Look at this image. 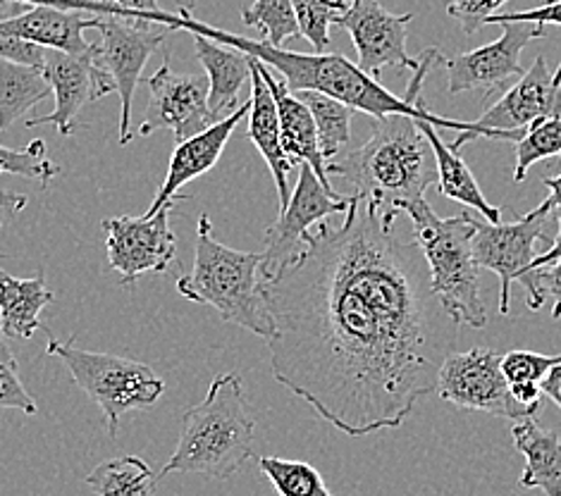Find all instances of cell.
<instances>
[{
  "label": "cell",
  "instance_id": "6da1fadb",
  "mask_svg": "<svg viewBox=\"0 0 561 496\" xmlns=\"http://www.w3.org/2000/svg\"><path fill=\"white\" fill-rule=\"evenodd\" d=\"M394 220L354 194L340 227L318 222L299 256L261 279L273 378L350 437L402 425L457 344L419 244Z\"/></svg>",
  "mask_w": 561,
  "mask_h": 496
},
{
  "label": "cell",
  "instance_id": "7a4b0ae2",
  "mask_svg": "<svg viewBox=\"0 0 561 496\" xmlns=\"http://www.w3.org/2000/svg\"><path fill=\"white\" fill-rule=\"evenodd\" d=\"M411 115L376 119L370 139L340 160H330L328 174L354 186V194L390 216H399L437 182L433 149Z\"/></svg>",
  "mask_w": 561,
  "mask_h": 496
},
{
  "label": "cell",
  "instance_id": "3957f363",
  "mask_svg": "<svg viewBox=\"0 0 561 496\" xmlns=\"http://www.w3.org/2000/svg\"><path fill=\"white\" fill-rule=\"evenodd\" d=\"M196 34H204L213 38V42L242 50L247 56L268 65L271 70L283 74L291 93H299V91L328 93V96L352 105L354 111H360L376 119H382L387 115H411V117L433 119V125L439 129H451V131L469 129V123H457V119H445V117L433 115L425 108L421 99L416 103H409L404 99L394 96V93L387 91L376 77H370L368 72L360 70L356 62L340 56V53H316V56H306V53L275 48L268 42H251V38H244V36L210 30V26H204V24L196 26Z\"/></svg>",
  "mask_w": 561,
  "mask_h": 496
},
{
  "label": "cell",
  "instance_id": "277c9868",
  "mask_svg": "<svg viewBox=\"0 0 561 496\" xmlns=\"http://www.w3.org/2000/svg\"><path fill=\"white\" fill-rule=\"evenodd\" d=\"M256 420L247 408L242 378L218 374L202 404L184 413L178 449L160 477L172 473L227 480L244 468L253 451Z\"/></svg>",
  "mask_w": 561,
  "mask_h": 496
},
{
  "label": "cell",
  "instance_id": "5b68a950",
  "mask_svg": "<svg viewBox=\"0 0 561 496\" xmlns=\"http://www.w3.org/2000/svg\"><path fill=\"white\" fill-rule=\"evenodd\" d=\"M261 253H244L220 244L208 216L198 218L196 258L192 273L178 279L186 301L216 308L225 323L249 330L271 342L275 325L261 291Z\"/></svg>",
  "mask_w": 561,
  "mask_h": 496
},
{
  "label": "cell",
  "instance_id": "8992f818",
  "mask_svg": "<svg viewBox=\"0 0 561 496\" xmlns=\"http://www.w3.org/2000/svg\"><path fill=\"white\" fill-rule=\"evenodd\" d=\"M413 222L416 241L431 273L435 297L457 325L483 330L488 311L480 291V265L473 256L476 220L469 212L439 218L425 198L404 208Z\"/></svg>",
  "mask_w": 561,
  "mask_h": 496
},
{
  "label": "cell",
  "instance_id": "52a82bcc",
  "mask_svg": "<svg viewBox=\"0 0 561 496\" xmlns=\"http://www.w3.org/2000/svg\"><path fill=\"white\" fill-rule=\"evenodd\" d=\"M48 356L60 358L68 366L72 380L87 396L103 411L108 435H117V425L129 411H141L153 406L165 394V380L139 360L84 351L77 348L75 339L58 342L48 339Z\"/></svg>",
  "mask_w": 561,
  "mask_h": 496
},
{
  "label": "cell",
  "instance_id": "ba28073f",
  "mask_svg": "<svg viewBox=\"0 0 561 496\" xmlns=\"http://www.w3.org/2000/svg\"><path fill=\"white\" fill-rule=\"evenodd\" d=\"M99 18V60L115 82L119 96V143L127 146L135 137L131 134V103H135L144 67L175 30L146 15H131V12L108 10Z\"/></svg>",
  "mask_w": 561,
  "mask_h": 496
},
{
  "label": "cell",
  "instance_id": "9c48e42d",
  "mask_svg": "<svg viewBox=\"0 0 561 496\" xmlns=\"http://www.w3.org/2000/svg\"><path fill=\"white\" fill-rule=\"evenodd\" d=\"M547 117H561V62L552 74L547 70V60L536 58L530 70L524 72V77L490 111H485V115L469 123V129L459 131V137L449 146L459 151L473 139L516 143L530 125Z\"/></svg>",
  "mask_w": 561,
  "mask_h": 496
},
{
  "label": "cell",
  "instance_id": "30bf717a",
  "mask_svg": "<svg viewBox=\"0 0 561 496\" xmlns=\"http://www.w3.org/2000/svg\"><path fill=\"white\" fill-rule=\"evenodd\" d=\"M437 396L449 404L469 411H483L497 418L520 420L536 415L514 396L510 380L502 372V356L492 348L451 351L437 374Z\"/></svg>",
  "mask_w": 561,
  "mask_h": 496
},
{
  "label": "cell",
  "instance_id": "8fae6325",
  "mask_svg": "<svg viewBox=\"0 0 561 496\" xmlns=\"http://www.w3.org/2000/svg\"><path fill=\"white\" fill-rule=\"evenodd\" d=\"M552 216V200L530 210L528 216L514 222H478L473 230V256L480 267L500 277V313H510L512 285L528 273L530 263L536 261V244L547 241L545 222Z\"/></svg>",
  "mask_w": 561,
  "mask_h": 496
},
{
  "label": "cell",
  "instance_id": "7c38bea8",
  "mask_svg": "<svg viewBox=\"0 0 561 496\" xmlns=\"http://www.w3.org/2000/svg\"><path fill=\"white\" fill-rule=\"evenodd\" d=\"M352 196H340L328 192L323 182L316 177L309 163L299 165V180L294 186L287 208L279 212L277 222H273L265 232L261 251V279L275 275L304 251V237L311 227L323 222L335 212H346Z\"/></svg>",
  "mask_w": 561,
  "mask_h": 496
},
{
  "label": "cell",
  "instance_id": "4fadbf2b",
  "mask_svg": "<svg viewBox=\"0 0 561 496\" xmlns=\"http://www.w3.org/2000/svg\"><path fill=\"white\" fill-rule=\"evenodd\" d=\"M44 74L53 86L56 111L26 119V127L34 129L38 125H53L62 137H70L75 131V119L84 105L96 103L115 91L111 72L99 60L96 44H91V48L84 53H65L48 48Z\"/></svg>",
  "mask_w": 561,
  "mask_h": 496
},
{
  "label": "cell",
  "instance_id": "5bb4252c",
  "mask_svg": "<svg viewBox=\"0 0 561 496\" xmlns=\"http://www.w3.org/2000/svg\"><path fill=\"white\" fill-rule=\"evenodd\" d=\"M172 206L175 204L160 208L156 216L103 220L108 263L123 275V287H129L146 273H165L175 261L178 237L170 230Z\"/></svg>",
  "mask_w": 561,
  "mask_h": 496
},
{
  "label": "cell",
  "instance_id": "9a60e30c",
  "mask_svg": "<svg viewBox=\"0 0 561 496\" xmlns=\"http://www.w3.org/2000/svg\"><path fill=\"white\" fill-rule=\"evenodd\" d=\"M502 36L497 42L480 46L471 53H461L457 58L443 60L447 67V91L457 96L463 91L483 89L488 93L510 84L514 77H524L520 53L545 36V26L536 22H502Z\"/></svg>",
  "mask_w": 561,
  "mask_h": 496
},
{
  "label": "cell",
  "instance_id": "2e32d148",
  "mask_svg": "<svg viewBox=\"0 0 561 496\" xmlns=\"http://www.w3.org/2000/svg\"><path fill=\"white\" fill-rule=\"evenodd\" d=\"M149 89L151 99L137 129L139 137L170 129L180 143L216 123L208 111V77L178 74L165 62L149 77Z\"/></svg>",
  "mask_w": 561,
  "mask_h": 496
},
{
  "label": "cell",
  "instance_id": "e0dca14e",
  "mask_svg": "<svg viewBox=\"0 0 561 496\" xmlns=\"http://www.w3.org/2000/svg\"><path fill=\"white\" fill-rule=\"evenodd\" d=\"M413 15H392L378 0H350L337 26L352 36L358 67L370 77H380L385 67L416 70L419 58L407 53V30Z\"/></svg>",
  "mask_w": 561,
  "mask_h": 496
},
{
  "label": "cell",
  "instance_id": "ac0fdd59",
  "mask_svg": "<svg viewBox=\"0 0 561 496\" xmlns=\"http://www.w3.org/2000/svg\"><path fill=\"white\" fill-rule=\"evenodd\" d=\"M251 111V101L239 105L234 113H230L227 117L213 123L208 129L194 134V137L184 139L178 143V149L172 151L170 155V165H168V174L165 182L160 186L158 196L153 198L151 208L146 210V216H156L160 208H165L168 204H178V200H190V196L178 194L184 184H190L192 180H198L202 174L210 172L213 168L218 165V160L225 151L227 141L232 139L234 129L239 127V123L249 115Z\"/></svg>",
  "mask_w": 561,
  "mask_h": 496
},
{
  "label": "cell",
  "instance_id": "d6986e66",
  "mask_svg": "<svg viewBox=\"0 0 561 496\" xmlns=\"http://www.w3.org/2000/svg\"><path fill=\"white\" fill-rule=\"evenodd\" d=\"M101 18L60 3H38L20 12H0V38H24L44 48L84 53L91 48L87 30H99Z\"/></svg>",
  "mask_w": 561,
  "mask_h": 496
},
{
  "label": "cell",
  "instance_id": "ffe728a7",
  "mask_svg": "<svg viewBox=\"0 0 561 496\" xmlns=\"http://www.w3.org/2000/svg\"><path fill=\"white\" fill-rule=\"evenodd\" d=\"M253 62L259 65L265 84L271 86V93L275 99L277 117H279V137H283V149L287 158L291 160L294 168L301 163H309L311 170L316 172V177L323 182L325 189L335 194V189H332L330 184L328 160L323 158V151H320V143H318V129H316L311 108L297 96V93L289 91L285 79L273 77L268 65H263L256 58H253Z\"/></svg>",
  "mask_w": 561,
  "mask_h": 496
},
{
  "label": "cell",
  "instance_id": "44dd1931",
  "mask_svg": "<svg viewBox=\"0 0 561 496\" xmlns=\"http://www.w3.org/2000/svg\"><path fill=\"white\" fill-rule=\"evenodd\" d=\"M251 60V111H249V141L256 146L259 153L263 155L265 165L271 168L273 180L277 186L279 208H287L291 189H289V174L294 170V163L287 158L283 149V137H279V117L277 105L271 93V86L265 84V79L259 70V65Z\"/></svg>",
  "mask_w": 561,
  "mask_h": 496
},
{
  "label": "cell",
  "instance_id": "7402d4cb",
  "mask_svg": "<svg viewBox=\"0 0 561 496\" xmlns=\"http://www.w3.org/2000/svg\"><path fill=\"white\" fill-rule=\"evenodd\" d=\"M196 58L202 60L208 77V111L213 119L234 113L239 91L251 79V60L247 53L222 46L204 34H192Z\"/></svg>",
  "mask_w": 561,
  "mask_h": 496
},
{
  "label": "cell",
  "instance_id": "603a6c76",
  "mask_svg": "<svg viewBox=\"0 0 561 496\" xmlns=\"http://www.w3.org/2000/svg\"><path fill=\"white\" fill-rule=\"evenodd\" d=\"M419 127L423 129L427 143H431L433 155H435V168H437V186H439V194L457 200V204L478 210L480 216H483L488 222L497 224L502 222V210L492 206L490 200L485 198L483 189H480L471 168L466 165V160L451 149L449 143H445L439 139L437 127L433 125V119L427 117H419L416 119Z\"/></svg>",
  "mask_w": 561,
  "mask_h": 496
},
{
  "label": "cell",
  "instance_id": "cb8c5ba5",
  "mask_svg": "<svg viewBox=\"0 0 561 496\" xmlns=\"http://www.w3.org/2000/svg\"><path fill=\"white\" fill-rule=\"evenodd\" d=\"M514 447L526 459L520 487L542 489L545 496H561V439L554 430H545L536 415L516 420L512 427Z\"/></svg>",
  "mask_w": 561,
  "mask_h": 496
},
{
  "label": "cell",
  "instance_id": "d4e9b609",
  "mask_svg": "<svg viewBox=\"0 0 561 496\" xmlns=\"http://www.w3.org/2000/svg\"><path fill=\"white\" fill-rule=\"evenodd\" d=\"M53 301L44 273L18 279L0 270V330L10 339H32L42 330V311Z\"/></svg>",
  "mask_w": 561,
  "mask_h": 496
},
{
  "label": "cell",
  "instance_id": "484cf974",
  "mask_svg": "<svg viewBox=\"0 0 561 496\" xmlns=\"http://www.w3.org/2000/svg\"><path fill=\"white\" fill-rule=\"evenodd\" d=\"M53 93L42 67L0 58V134Z\"/></svg>",
  "mask_w": 561,
  "mask_h": 496
},
{
  "label": "cell",
  "instance_id": "4316f807",
  "mask_svg": "<svg viewBox=\"0 0 561 496\" xmlns=\"http://www.w3.org/2000/svg\"><path fill=\"white\" fill-rule=\"evenodd\" d=\"M96 496H153L156 475L151 465L139 455H119L111 459L84 477Z\"/></svg>",
  "mask_w": 561,
  "mask_h": 496
},
{
  "label": "cell",
  "instance_id": "83f0119b",
  "mask_svg": "<svg viewBox=\"0 0 561 496\" xmlns=\"http://www.w3.org/2000/svg\"><path fill=\"white\" fill-rule=\"evenodd\" d=\"M297 96L309 105L313 113L320 151H323V158L330 163V160H335L342 153L344 146L350 143L352 119L356 111L352 105H346L320 91H299Z\"/></svg>",
  "mask_w": 561,
  "mask_h": 496
},
{
  "label": "cell",
  "instance_id": "f1b7e54d",
  "mask_svg": "<svg viewBox=\"0 0 561 496\" xmlns=\"http://www.w3.org/2000/svg\"><path fill=\"white\" fill-rule=\"evenodd\" d=\"M259 468L279 496H335L311 463L279 459V455H259Z\"/></svg>",
  "mask_w": 561,
  "mask_h": 496
},
{
  "label": "cell",
  "instance_id": "f546056e",
  "mask_svg": "<svg viewBox=\"0 0 561 496\" xmlns=\"http://www.w3.org/2000/svg\"><path fill=\"white\" fill-rule=\"evenodd\" d=\"M242 20L247 26L259 30L265 42L275 48H283L285 42L301 34L294 0H253L249 8H244Z\"/></svg>",
  "mask_w": 561,
  "mask_h": 496
},
{
  "label": "cell",
  "instance_id": "4dcf8cb0",
  "mask_svg": "<svg viewBox=\"0 0 561 496\" xmlns=\"http://www.w3.org/2000/svg\"><path fill=\"white\" fill-rule=\"evenodd\" d=\"M561 155V117H547L530 125L524 137L516 141L514 182L520 184L528 177V170L547 158Z\"/></svg>",
  "mask_w": 561,
  "mask_h": 496
},
{
  "label": "cell",
  "instance_id": "1f68e13d",
  "mask_svg": "<svg viewBox=\"0 0 561 496\" xmlns=\"http://www.w3.org/2000/svg\"><path fill=\"white\" fill-rule=\"evenodd\" d=\"M350 8V0H294L299 32L316 53H325L330 48V26Z\"/></svg>",
  "mask_w": 561,
  "mask_h": 496
},
{
  "label": "cell",
  "instance_id": "d6a6232c",
  "mask_svg": "<svg viewBox=\"0 0 561 496\" xmlns=\"http://www.w3.org/2000/svg\"><path fill=\"white\" fill-rule=\"evenodd\" d=\"M60 168L48 160L46 155V143L42 139H34L24 149H8V146H0V174H18V177L36 180L44 186L58 177Z\"/></svg>",
  "mask_w": 561,
  "mask_h": 496
},
{
  "label": "cell",
  "instance_id": "836d02e7",
  "mask_svg": "<svg viewBox=\"0 0 561 496\" xmlns=\"http://www.w3.org/2000/svg\"><path fill=\"white\" fill-rule=\"evenodd\" d=\"M518 281L526 287L530 311L552 305V318L561 320V261L528 270Z\"/></svg>",
  "mask_w": 561,
  "mask_h": 496
},
{
  "label": "cell",
  "instance_id": "e575fe53",
  "mask_svg": "<svg viewBox=\"0 0 561 496\" xmlns=\"http://www.w3.org/2000/svg\"><path fill=\"white\" fill-rule=\"evenodd\" d=\"M0 408H15L26 415L38 413V404L20 380L18 360L10 351L3 330H0Z\"/></svg>",
  "mask_w": 561,
  "mask_h": 496
},
{
  "label": "cell",
  "instance_id": "d590c367",
  "mask_svg": "<svg viewBox=\"0 0 561 496\" xmlns=\"http://www.w3.org/2000/svg\"><path fill=\"white\" fill-rule=\"evenodd\" d=\"M557 364L561 356H542L533 351H510L502 356V372L510 384H540Z\"/></svg>",
  "mask_w": 561,
  "mask_h": 496
},
{
  "label": "cell",
  "instance_id": "8d00e7d4",
  "mask_svg": "<svg viewBox=\"0 0 561 496\" xmlns=\"http://www.w3.org/2000/svg\"><path fill=\"white\" fill-rule=\"evenodd\" d=\"M510 3V0H449L447 15L461 24L466 34H476L480 26H485L492 15H497V10Z\"/></svg>",
  "mask_w": 561,
  "mask_h": 496
},
{
  "label": "cell",
  "instance_id": "74e56055",
  "mask_svg": "<svg viewBox=\"0 0 561 496\" xmlns=\"http://www.w3.org/2000/svg\"><path fill=\"white\" fill-rule=\"evenodd\" d=\"M502 22H536L540 26L554 24L561 26V0H547L542 8H533L526 12H504V15H492L488 24H502Z\"/></svg>",
  "mask_w": 561,
  "mask_h": 496
},
{
  "label": "cell",
  "instance_id": "f35d334b",
  "mask_svg": "<svg viewBox=\"0 0 561 496\" xmlns=\"http://www.w3.org/2000/svg\"><path fill=\"white\" fill-rule=\"evenodd\" d=\"M91 5L101 8V12H131V15H151L158 12V0H93Z\"/></svg>",
  "mask_w": 561,
  "mask_h": 496
},
{
  "label": "cell",
  "instance_id": "ab89813d",
  "mask_svg": "<svg viewBox=\"0 0 561 496\" xmlns=\"http://www.w3.org/2000/svg\"><path fill=\"white\" fill-rule=\"evenodd\" d=\"M542 394L547 399H552L561 408V364H557L550 372H547V378L542 380Z\"/></svg>",
  "mask_w": 561,
  "mask_h": 496
},
{
  "label": "cell",
  "instance_id": "60d3db41",
  "mask_svg": "<svg viewBox=\"0 0 561 496\" xmlns=\"http://www.w3.org/2000/svg\"><path fill=\"white\" fill-rule=\"evenodd\" d=\"M561 261V212H559V232H557V239L550 244V249H547L545 253H538L536 261L530 263L528 270H536V267H542V265H550V263H557Z\"/></svg>",
  "mask_w": 561,
  "mask_h": 496
},
{
  "label": "cell",
  "instance_id": "b9f144b4",
  "mask_svg": "<svg viewBox=\"0 0 561 496\" xmlns=\"http://www.w3.org/2000/svg\"><path fill=\"white\" fill-rule=\"evenodd\" d=\"M26 206V196L15 192H0V212H10V216H18V212ZM3 224V222H0Z\"/></svg>",
  "mask_w": 561,
  "mask_h": 496
},
{
  "label": "cell",
  "instance_id": "7bdbcfd3",
  "mask_svg": "<svg viewBox=\"0 0 561 496\" xmlns=\"http://www.w3.org/2000/svg\"><path fill=\"white\" fill-rule=\"evenodd\" d=\"M542 184L550 189V200H552V210L561 212V172L557 177H545Z\"/></svg>",
  "mask_w": 561,
  "mask_h": 496
},
{
  "label": "cell",
  "instance_id": "ee69618b",
  "mask_svg": "<svg viewBox=\"0 0 561 496\" xmlns=\"http://www.w3.org/2000/svg\"><path fill=\"white\" fill-rule=\"evenodd\" d=\"M196 3H198V0H175V5H178L180 12H194Z\"/></svg>",
  "mask_w": 561,
  "mask_h": 496
},
{
  "label": "cell",
  "instance_id": "f6af8a7d",
  "mask_svg": "<svg viewBox=\"0 0 561 496\" xmlns=\"http://www.w3.org/2000/svg\"><path fill=\"white\" fill-rule=\"evenodd\" d=\"M8 3H30V0H8ZM44 3H50V0H44Z\"/></svg>",
  "mask_w": 561,
  "mask_h": 496
},
{
  "label": "cell",
  "instance_id": "bcb514c9",
  "mask_svg": "<svg viewBox=\"0 0 561 496\" xmlns=\"http://www.w3.org/2000/svg\"><path fill=\"white\" fill-rule=\"evenodd\" d=\"M5 5H12V3H8V0H0V8H5Z\"/></svg>",
  "mask_w": 561,
  "mask_h": 496
}]
</instances>
